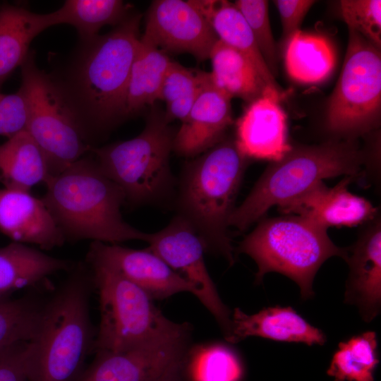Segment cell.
Here are the masks:
<instances>
[{
    "instance_id": "6da1fadb",
    "label": "cell",
    "mask_w": 381,
    "mask_h": 381,
    "mask_svg": "<svg viewBox=\"0 0 381 381\" xmlns=\"http://www.w3.org/2000/svg\"><path fill=\"white\" fill-rule=\"evenodd\" d=\"M140 14L128 15L103 35L82 42L61 85L79 116L90 143L94 134L126 116V97L132 64L140 40Z\"/></svg>"
},
{
    "instance_id": "7a4b0ae2",
    "label": "cell",
    "mask_w": 381,
    "mask_h": 381,
    "mask_svg": "<svg viewBox=\"0 0 381 381\" xmlns=\"http://www.w3.org/2000/svg\"><path fill=\"white\" fill-rule=\"evenodd\" d=\"M44 183L46 191L42 200L66 241L147 242L150 234L123 219L121 207L125 195L95 159L83 157Z\"/></svg>"
},
{
    "instance_id": "3957f363",
    "label": "cell",
    "mask_w": 381,
    "mask_h": 381,
    "mask_svg": "<svg viewBox=\"0 0 381 381\" xmlns=\"http://www.w3.org/2000/svg\"><path fill=\"white\" fill-rule=\"evenodd\" d=\"M371 167L369 155L356 140H329L291 147L272 162L243 202L232 212L229 226L244 231L265 217L272 207L286 204L324 179L339 176L361 179Z\"/></svg>"
},
{
    "instance_id": "277c9868",
    "label": "cell",
    "mask_w": 381,
    "mask_h": 381,
    "mask_svg": "<svg viewBox=\"0 0 381 381\" xmlns=\"http://www.w3.org/2000/svg\"><path fill=\"white\" fill-rule=\"evenodd\" d=\"M248 159L235 139L219 143L186 162L176 195L177 215L202 239L206 251L235 262L228 229Z\"/></svg>"
},
{
    "instance_id": "5b68a950",
    "label": "cell",
    "mask_w": 381,
    "mask_h": 381,
    "mask_svg": "<svg viewBox=\"0 0 381 381\" xmlns=\"http://www.w3.org/2000/svg\"><path fill=\"white\" fill-rule=\"evenodd\" d=\"M89 281L74 274L45 305L27 344L28 381H75L92 351L95 335L90 316Z\"/></svg>"
},
{
    "instance_id": "8992f818",
    "label": "cell",
    "mask_w": 381,
    "mask_h": 381,
    "mask_svg": "<svg viewBox=\"0 0 381 381\" xmlns=\"http://www.w3.org/2000/svg\"><path fill=\"white\" fill-rule=\"evenodd\" d=\"M240 242L236 253L256 263L255 283L271 272L282 274L300 287L301 298L314 295L313 282L321 265L332 256L346 258V248L336 246L327 229L295 214L265 218Z\"/></svg>"
},
{
    "instance_id": "52a82bcc",
    "label": "cell",
    "mask_w": 381,
    "mask_h": 381,
    "mask_svg": "<svg viewBox=\"0 0 381 381\" xmlns=\"http://www.w3.org/2000/svg\"><path fill=\"white\" fill-rule=\"evenodd\" d=\"M88 263L99 301L95 352L123 351L189 330L186 324L167 319L145 291L112 267L99 262Z\"/></svg>"
},
{
    "instance_id": "ba28073f",
    "label": "cell",
    "mask_w": 381,
    "mask_h": 381,
    "mask_svg": "<svg viewBox=\"0 0 381 381\" xmlns=\"http://www.w3.org/2000/svg\"><path fill=\"white\" fill-rule=\"evenodd\" d=\"M21 68L19 90L27 105L26 131L43 152L49 177L91 150L76 109L61 85L36 65L30 51Z\"/></svg>"
},
{
    "instance_id": "9c48e42d",
    "label": "cell",
    "mask_w": 381,
    "mask_h": 381,
    "mask_svg": "<svg viewBox=\"0 0 381 381\" xmlns=\"http://www.w3.org/2000/svg\"><path fill=\"white\" fill-rule=\"evenodd\" d=\"M168 123L157 113L138 135L91 149L100 169L133 205L159 201L171 190L169 156L175 134Z\"/></svg>"
},
{
    "instance_id": "30bf717a",
    "label": "cell",
    "mask_w": 381,
    "mask_h": 381,
    "mask_svg": "<svg viewBox=\"0 0 381 381\" xmlns=\"http://www.w3.org/2000/svg\"><path fill=\"white\" fill-rule=\"evenodd\" d=\"M380 108V49L349 28L346 56L328 102L325 128L336 140H356L378 126Z\"/></svg>"
},
{
    "instance_id": "8fae6325",
    "label": "cell",
    "mask_w": 381,
    "mask_h": 381,
    "mask_svg": "<svg viewBox=\"0 0 381 381\" xmlns=\"http://www.w3.org/2000/svg\"><path fill=\"white\" fill-rule=\"evenodd\" d=\"M148 248L193 284L197 298L213 315L225 338L231 328L230 312L222 303L204 261L205 243L193 227L176 215L167 226L150 234Z\"/></svg>"
},
{
    "instance_id": "7c38bea8",
    "label": "cell",
    "mask_w": 381,
    "mask_h": 381,
    "mask_svg": "<svg viewBox=\"0 0 381 381\" xmlns=\"http://www.w3.org/2000/svg\"><path fill=\"white\" fill-rule=\"evenodd\" d=\"M143 36L165 53H188L200 61L209 59L219 40L190 0L152 1Z\"/></svg>"
},
{
    "instance_id": "4fadbf2b",
    "label": "cell",
    "mask_w": 381,
    "mask_h": 381,
    "mask_svg": "<svg viewBox=\"0 0 381 381\" xmlns=\"http://www.w3.org/2000/svg\"><path fill=\"white\" fill-rule=\"evenodd\" d=\"M189 330L123 351H96L75 381H154L183 361Z\"/></svg>"
},
{
    "instance_id": "5bb4252c",
    "label": "cell",
    "mask_w": 381,
    "mask_h": 381,
    "mask_svg": "<svg viewBox=\"0 0 381 381\" xmlns=\"http://www.w3.org/2000/svg\"><path fill=\"white\" fill-rule=\"evenodd\" d=\"M87 260L112 267L145 291L152 300L165 299L184 291L198 296L193 284L148 248L136 250L119 244L92 241Z\"/></svg>"
},
{
    "instance_id": "9a60e30c",
    "label": "cell",
    "mask_w": 381,
    "mask_h": 381,
    "mask_svg": "<svg viewBox=\"0 0 381 381\" xmlns=\"http://www.w3.org/2000/svg\"><path fill=\"white\" fill-rule=\"evenodd\" d=\"M353 180L345 176L334 187L319 182L278 209L284 214L303 217L326 229L361 226L378 216V209L368 200L348 190Z\"/></svg>"
},
{
    "instance_id": "2e32d148",
    "label": "cell",
    "mask_w": 381,
    "mask_h": 381,
    "mask_svg": "<svg viewBox=\"0 0 381 381\" xmlns=\"http://www.w3.org/2000/svg\"><path fill=\"white\" fill-rule=\"evenodd\" d=\"M356 241L346 248L349 268L344 302L355 305L365 322L372 321L381 305V221L380 215L361 225Z\"/></svg>"
},
{
    "instance_id": "e0dca14e",
    "label": "cell",
    "mask_w": 381,
    "mask_h": 381,
    "mask_svg": "<svg viewBox=\"0 0 381 381\" xmlns=\"http://www.w3.org/2000/svg\"><path fill=\"white\" fill-rule=\"evenodd\" d=\"M282 99L274 93L265 94L250 102L238 119L234 139L248 159L277 161L291 150Z\"/></svg>"
},
{
    "instance_id": "ac0fdd59",
    "label": "cell",
    "mask_w": 381,
    "mask_h": 381,
    "mask_svg": "<svg viewBox=\"0 0 381 381\" xmlns=\"http://www.w3.org/2000/svg\"><path fill=\"white\" fill-rule=\"evenodd\" d=\"M231 99L214 85L210 75L175 133L173 150L181 156L195 157L223 140L233 123Z\"/></svg>"
},
{
    "instance_id": "d6986e66",
    "label": "cell",
    "mask_w": 381,
    "mask_h": 381,
    "mask_svg": "<svg viewBox=\"0 0 381 381\" xmlns=\"http://www.w3.org/2000/svg\"><path fill=\"white\" fill-rule=\"evenodd\" d=\"M0 232L13 242L42 250L60 247L66 241L43 200L15 189H0Z\"/></svg>"
},
{
    "instance_id": "ffe728a7",
    "label": "cell",
    "mask_w": 381,
    "mask_h": 381,
    "mask_svg": "<svg viewBox=\"0 0 381 381\" xmlns=\"http://www.w3.org/2000/svg\"><path fill=\"white\" fill-rule=\"evenodd\" d=\"M252 336L280 341L302 342L309 346L322 345L326 341L322 331L310 325L291 307L265 308L253 315L235 308L226 340L234 344Z\"/></svg>"
},
{
    "instance_id": "44dd1931",
    "label": "cell",
    "mask_w": 381,
    "mask_h": 381,
    "mask_svg": "<svg viewBox=\"0 0 381 381\" xmlns=\"http://www.w3.org/2000/svg\"><path fill=\"white\" fill-rule=\"evenodd\" d=\"M207 20L218 40L246 56L265 84L284 95L268 68L243 16L234 3L225 0H190Z\"/></svg>"
},
{
    "instance_id": "7402d4cb",
    "label": "cell",
    "mask_w": 381,
    "mask_h": 381,
    "mask_svg": "<svg viewBox=\"0 0 381 381\" xmlns=\"http://www.w3.org/2000/svg\"><path fill=\"white\" fill-rule=\"evenodd\" d=\"M56 25L54 11L36 13L11 4H0V87L25 61L32 41Z\"/></svg>"
},
{
    "instance_id": "603a6c76",
    "label": "cell",
    "mask_w": 381,
    "mask_h": 381,
    "mask_svg": "<svg viewBox=\"0 0 381 381\" xmlns=\"http://www.w3.org/2000/svg\"><path fill=\"white\" fill-rule=\"evenodd\" d=\"M71 267L70 261L12 241L0 248V300L10 298L15 291L35 286L53 274Z\"/></svg>"
},
{
    "instance_id": "cb8c5ba5",
    "label": "cell",
    "mask_w": 381,
    "mask_h": 381,
    "mask_svg": "<svg viewBox=\"0 0 381 381\" xmlns=\"http://www.w3.org/2000/svg\"><path fill=\"white\" fill-rule=\"evenodd\" d=\"M209 59L212 83L231 98L237 97L250 103L268 92L284 96L265 84L246 56L219 40L213 47Z\"/></svg>"
},
{
    "instance_id": "d4e9b609",
    "label": "cell",
    "mask_w": 381,
    "mask_h": 381,
    "mask_svg": "<svg viewBox=\"0 0 381 381\" xmlns=\"http://www.w3.org/2000/svg\"><path fill=\"white\" fill-rule=\"evenodd\" d=\"M48 178L44 155L26 131L0 145V183L3 188L30 192Z\"/></svg>"
},
{
    "instance_id": "484cf974",
    "label": "cell",
    "mask_w": 381,
    "mask_h": 381,
    "mask_svg": "<svg viewBox=\"0 0 381 381\" xmlns=\"http://www.w3.org/2000/svg\"><path fill=\"white\" fill-rule=\"evenodd\" d=\"M173 61L143 35L132 64L126 115H133L160 99L162 85Z\"/></svg>"
},
{
    "instance_id": "4316f807",
    "label": "cell",
    "mask_w": 381,
    "mask_h": 381,
    "mask_svg": "<svg viewBox=\"0 0 381 381\" xmlns=\"http://www.w3.org/2000/svg\"><path fill=\"white\" fill-rule=\"evenodd\" d=\"M284 63L287 73L304 84L325 80L335 65V53L330 42L322 35L308 34L301 30L285 45Z\"/></svg>"
},
{
    "instance_id": "83f0119b",
    "label": "cell",
    "mask_w": 381,
    "mask_h": 381,
    "mask_svg": "<svg viewBox=\"0 0 381 381\" xmlns=\"http://www.w3.org/2000/svg\"><path fill=\"white\" fill-rule=\"evenodd\" d=\"M128 6L120 0H66L54 11L56 24L76 29L81 42L97 37L105 25H117L128 14Z\"/></svg>"
},
{
    "instance_id": "f1b7e54d",
    "label": "cell",
    "mask_w": 381,
    "mask_h": 381,
    "mask_svg": "<svg viewBox=\"0 0 381 381\" xmlns=\"http://www.w3.org/2000/svg\"><path fill=\"white\" fill-rule=\"evenodd\" d=\"M378 363L376 333L367 331L338 344L327 374L334 381H374Z\"/></svg>"
},
{
    "instance_id": "f546056e",
    "label": "cell",
    "mask_w": 381,
    "mask_h": 381,
    "mask_svg": "<svg viewBox=\"0 0 381 381\" xmlns=\"http://www.w3.org/2000/svg\"><path fill=\"white\" fill-rule=\"evenodd\" d=\"M184 373L189 381H240L243 367L233 349L215 343L195 346L186 353Z\"/></svg>"
},
{
    "instance_id": "4dcf8cb0",
    "label": "cell",
    "mask_w": 381,
    "mask_h": 381,
    "mask_svg": "<svg viewBox=\"0 0 381 381\" xmlns=\"http://www.w3.org/2000/svg\"><path fill=\"white\" fill-rule=\"evenodd\" d=\"M210 78V73L187 68L173 61L164 79L160 99L164 102V117L182 122L188 116L201 90Z\"/></svg>"
},
{
    "instance_id": "1f68e13d",
    "label": "cell",
    "mask_w": 381,
    "mask_h": 381,
    "mask_svg": "<svg viewBox=\"0 0 381 381\" xmlns=\"http://www.w3.org/2000/svg\"><path fill=\"white\" fill-rule=\"evenodd\" d=\"M42 307L30 298L0 300V351L32 339Z\"/></svg>"
},
{
    "instance_id": "d6a6232c",
    "label": "cell",
    "mask_w": 381,
    "mask_h": 381,
    "mask_svg": "<svg viewBox=\"0 0 381 381\" xmlns=\"http://www.w3.org/2000/svg\"><path fill=\"white\" fill-rule=\"evenodd\" d=\"M246 19L257 46L272 74L277 73L278 54L268 13V1L237 0L234 3Z\"/></svg>"
},
{
    "instance_id": "836d02e7",
    "label": "cell",
    "mask_w": 381,
    "mask_h": 381,
    "mask_svg": "<svg viewBox=\"0 0 381 381\" xmlns=\"http://www.w3.org/2000/svg\"><path fill=\"white\" fill-rule=\"evenodd\" d=\"M339 4L341 14L348 28L380 49L381 1L342 0Z\"/></svg>"
},
{
    "instance_id": "e575fe53",
    "label": "cell",
    "mask_w": 381,
    "mask_h": 381,
    "mask_svg": "<svg viewBox=\"0 0 381 381\" xmlns=\"http://www.w3.org/2000/svg\"><path fill=\"white\" fill-rule=\"evenodd\" d=\"M27 119V105L21 91L0 92V136L10 138L26 131Z\"/></svg>"
},
{
    "instance_id": "d590c367",
    "label": "cell",
    "mask_w": 381,
    "mask_h": 381,
    "mask_svg": "<svg viewBox=\"0 0 381 381\" xmlns=\"http://www.w3.org/2000/svg\"><path fill=\"white\" fill-rule=\"evenodd\" d=\"M28 342L16 343L0 351V381H28L25 368Z\"/></svg>"
},
{
    "instance_id": "8d00e7d4",
    "label": "cell",
    "mask_w": 381,
    "mask_h": 381,
    "mask_svg": "<svg viewBox=\"0 0 381 381\" xmlns=\"http://www.w3.org/2000/svg\"><path fill=\"white\" fill-rule=\"evenodd\" d=\"M282 25V37L286 45L289 38L300 30L301 24L308 11L315 3L311 0L274 1Z\"/></svg>"
},
{
    "instance_id": "74e56055",
    "label": "cell",
    "mask_w": 381,
    "mask_h": 381,
    "mask_svg": "<svg viewBox=\"0 0 381 381\" xmlns=\"http://www.w3.org/2000/svg\"><path fill=\"white\" fill-rule=\"evenodd\" d=\"M184 360L171 367L154 381H186Z\"/></svg>"
}]
</instances>
